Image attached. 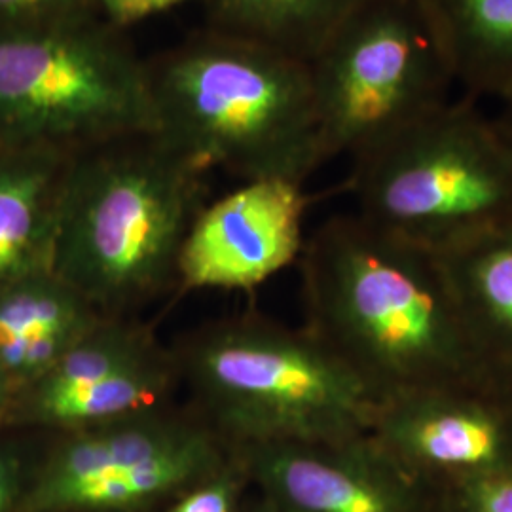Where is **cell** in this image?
<instances>
[{
  "mask_svg": "<svg viewBox=\"0 0 512 512\" xmlns=\"http://www.w3.org/2000/svg\"><path fill=\"white\" fill-rule=\"evenodd\" d=\"M298 262L304 329L378 403L433 389L501 397L433 253L353 213L325 220L306 238Z\"/></svg>",
  "mask_w": 512,
  "mask_h": 512,
  "instance_id": "6da1fadb",
  "label": "cell"
},
{
  "mask_svg": "<svg viewBox=\"0 0 512 512\" xmlns=\"http://www.w3.org/2000/svg\"><path fill=\"white\" fill-rule=\"evenodd\" d=\"M207 173L156 131L74 152L54 274L105 317H131L175 289L184 238L207 203Z\"/></svg>",
  "mask_w": 512,
  "mask_h": 512,
  "instance_id": "7a4b0ae2",
  "label": "cell"
},
{
  "mask_svg": "<svg viewBox=\"0 0 512 512\" xmlns=\"http://www.w3.org/2000/svg\"><path fill=\"white\" fill-rule=\"evenodd\" d=\"M156 133L205 171L304 184L323 162L308 61L209 27L148 61Z\"/></svg>",
  "mask_w": 512,
  "mask_h": 512,
  "instance_id": "3957f363",
  "label": "cell"
},
{
  "mask_svg": "<svg viewBox=\"0 0 512 512\" xmlns=\"http://www.w3.org/2000/svg\"><path fill=\"white\" fill-rule=\"evenodd\" d=\"M173 357L190 406L230 446L370 433L378 401L308 329L243 315L194 330Z\"/></svg>",
  "mask_w": 512,
  "mask_h": 512,
  "instance_id": "277c9868",
  "label": "cell"
},
{
  "mask_svg": "<svg viewBox=\"0 0 512 512\" xmlns=\"http://www.w3.org/2000/svg\"><path fill=\"white\" fill-rule=\"evenodd\" d=\"M351 160L355 215L427 253L512 220V141L471 97L450 99Z\"/></svg>",
  "mask_w": 512,
  "mask_h": 512,
  "instance_id": "5b68a950",
  "label": "cell"
},
{
  "mask_svg": "<svg viewBox=\"0 0 512 512\" xmlns=\"http://www.w3.org/2000/svg\"><path fill=\"white\" fill-rule=\"evenodd\" d=\"M150 131L148 61L101 14L0 27V145L78 152Z\"/></svg>",
  "mask_w": 512,
  "mask_h": 512,
  "instance_id": "8992f818",
  "label": "cell"
},
{
  "mask_svg": "<svg viewBox=\"0 0 512 512\" xmlns=\"http://www.w3.org/2000/svg\"><path fill=\"white\" fill-rule=\"evenodd\" d=\"M308 65L323 162L440 109L454 86L421 0H359Z\"/></svg>",
  "mask_w": 512,
  "mask_h": 512,
  "instance_id": "52a82bcc",
  "label": "cell"
},
{
  "mask_svg": "<svg viewBox=\"0 0 512 512\" xmlns=\"http://www.w3.org/2000/svg\"><path fill=\"white\" fill-rule=\"evenodd\" d=\"M54 435L18 512L160 511L232 456L192 406L173 403Z\"/></svg>",
  "mask_w": 512,
  "mask_h": 512,
  "instance_id": "ba28073f",
  "label": "cell"
},
{
  "mask_svg": "<svg viewBox=\"0 0 512 512\" xmlns=\"http://www.w3.org/2000/svg\"><path fill=\"white\" fill-rule=\"evenodd\" d=\"M177 385L173 349L133 317H107L18 393L8 423L63 433L171 404Z\"/></svg>",
  "mask_w": 512,
  "mask_h": 512,
  "instance_id": "9c48e42d",
  "label": "cell"
},
{
  "mask_svg": "<svg viewBox=\"0 0 512 512\" xmlns=\"http://www.w3.org/2000/svg\"><path fill=\"white\" fill-rule=\"evenodd\" d=\"M258 494L285 512H431L440 492L370 433L232 446Z\"/></svg>",
  "mask_w": 512,
  "mask_h": 512,
  "instance_id": "30bf717a",
  "label": "cell"
},
{
  "mask_svg": "<svg viewBox=\"0 0 512 512\" xmlns=\"http://www.w3.org/2000/svg\"><path fill=\"white\" fill-rule=\"evenodd\" d=\"M308 196L287 179L245 181L207 202L184 238L177 262L181 291H253L304 251Z\"/></svg>",
  "mask_w": 512,
  "mask_h": 512,
  "instance_id": "8fae6325",
  "label": "cell"
},
{
  "mask_svg": "<svg viewBox=\"0 0 512 512\" xmlns=\"http://www.w3.org/2000/svg\"><path fill=\"white\" fill-rule=\"evenodd\" d=\"M370 435L437 490L512 465V399L433 389L382 401Z\"/></svg>",
  "mask_w": 512,
  "mask_h": 512,
  "instance_id": "7c38bea8",
  "label": "cell"
},
{
  "mask_svg": "<svg viewBox=\"0 0 512 512\" xmlns=\"http://www.w3.org/2000/svg\"><path fill=\"white\" fill-rule=\"evenodd\" d=\"M103 319L107 317L54 270L4 287L0 291V368L16 393L46 376Z\"/></svg>",
  "mask_w": 512,
  "mask_h": 512,
  "instance_id": "4fadbf2b",
  "label": "cell"
},
{
  "mask_svg": "<svg viewBox=\"0 0 512 512\" xmlns=\"http://www.w3.org/2000/svg\"><path fill=\"white\" fill-rule=\"evenodd\" d=\"M73 154L0 145V291L52 272L59 203Z\"/></svg>",
  "mask_w": 512,
  "mask_h": 512,
  "instance_id": "5bb4252c",
  "label": "cell"
},
{
  "mask_svg": "<svg viewBox=\"0 0 512 512\" xmlns=\"http://www.w3.org/2000/svg\"><path fill=\"white\" fill-rule=\"evenodd\" d=\"M435 256L495 391L512 399V220Z\"/></svg>",
  "mask_w": 512,
  "mask_h": 512,
  "instance_id": "9a60e30c",
  "label": "cell"
},
{
  "mask_svg": "<svg viewBox=\"0 0 512 512\" xmlns=\"http://www.w3.org/2000/svg\"><path fill=\"white\" fill-rule=\"evenodd\" d=\"M465 97L512 99V0H421Z\"/></svg>",
  "mask_w": 512,
  "mask_h": 512,
  "instance_id": "2e32d148",
  "label": "cell"
},
{
  "mask_svg": "<svg viewBox=\"0 0 512 512\" xmlns=\"http://www.w3.org/2000/svg\"><path fill=\"white\" fill-rule=\"evenodd\" d=\"M211 27L310 61L359 0H205Z\"/></svg>",
  "mask_w": 512,
  "mask_h": 512,
  "instance_id": "e0dca14e",
  "label": "cell"
},
{
  "mask_svg": "<svg viewBox=\"0 0 512 512\" xmlns=\"http://www.w3.org/2000/svg\"><path fill=\"white\" fill-rule=\"evenodd\" d=\"M249 488H253L249 473L232 450L222 467L186 488L158 512H241Z\"/></svg>",
  "mask_w": 512,
  "mask_h": 512,
  "instance_id": "ac0fdd59",
  "label": "cell"
},
{
  "mask_svg": "<svg viewBox=\"0 0 512 512\" xmlns=\"http://www.w3.org/2000/svg\"><path fill=\"white\" fill-rule=\"evenodd\" d=\"M446 512H512V465L440 488Z\"/></svg>",
  "mask_w": 512,
  "mask_h": 512,
  "instance_id": "d6986e66",
  "label": "cell"
},
{
  "mask_svg": "<svg viewBox=\"0 0 512 512\" xmlns=\"http://www.w3.org/2000/svg\"><path fill=\"white\" fill-rule=\"evenodd\" d=\"M99 14L97 0H0V27H35Z\"/></svg>",
  "mask_w": 512,
  "mask_h": 512,
  "instance_id": "ffe728a7",
  "label": "cell"
},
{
  "mask_svg": "<svg viewBox=\"0 0 512 512\" xmlns=\"http://www.w3.org/2000/svg\"><path fill=\"white\" fill-rule=\"evenodd\" d=\"M29 467L12 444L0 440V512H18Z\"/></svg>",
  "mask_w": 512,
  "mask_h": 512,
  "instance_id": "44dd1931",
  "label": "cell"
},
{
  "mask_svg": "<svg viewBox=\"0 0 512 512\" xmlns=\"http://www.w3.org/2000/svg\"><path fill=\"white\" fill-rule=\"evenodd\" d=\"M190 0H97L99 14L118 29L158 16Z\"/></svg>",
  "mask_w": 512,
  "mask_h": 512,
  "instance_id": "7402d4cb",
  "label": "cell"
},
{
  "mask_svg": "<svg viewBox=\"0 0 512 512\" xmlns=\"http://www.w3.org/2000/svg\"><path fill=\"white\" fill-rule=\"evenodd\" d=\"M16 387L10 382V378L0 368V423H8L12 414V408L16 403Z\"/></svg>",
  "mask_w": 512,
  "mask_h": 512,
  "instance_id": "603a6c76",
  "label": "cell"
},
{
  "mask_svg": "<svg viewBox=\"0 0 512 512\" xmlns=\"http://www.w3.org/2000/svg\"><path fill=\"white\" fill-rule=\"evenodd\" d=\"M241 512H285L281 507H277L272 499L264 497L262 494H256L255 497H247L243 501Z\"/></svg>",
  "mask_w": 512,
  "mask_h": 512,
  "instance_id": "cb8c5ba5",
  "label": "cell"
},
{
  "mask_svg": "<svg viewBox=\"0 0 512 512\" xmlns=\"http://www.w3.org/2000/svg\"><path fill=\"white\" fill-rule=\"evenodd\" d=\"M495 120L512 141V99L501 103V112H499V116H495Z\"/></svg>",
  "mask_w": 512,
  "mask_h": 512,
  "instance_id": "d4e9b609",
  "label": "cell"
},
{
  "mask_svg": "<svg viewBox=\"0 0 512 512\" xmlns=\"http://www.w3.org/2000/svg\"><path fill=\"white\" fill-rule=\"evenodd\" d=\"M431 512H446L444 511V509H442V503H440L439 501V505H437V507H435V509H433V511Z\"/></svg>",
  "mask_w": 512,
  "mask_h": 512,
  "instance_id": "484cf974",
  "label": "cell"
}]
</instances>
